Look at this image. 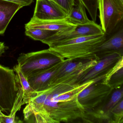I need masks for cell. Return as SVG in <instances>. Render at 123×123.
I'll use <instances>...</instances> for the list:
<instances>
[{"label":"cell","instance_id":"obj_1","mask_svg":"<svg viewBox=\"0 0 123 123\" xmlns=\"http://www.w3.org/2000/svg\"><path fill=\"white\" fill-rule=\"evenodd\" d=\"M100 79L98 77L82 84L52 85L41 111L32 122L59 123L85 118L86 111L78 101V94L86 87Z\"/></svg>","mask_w":123,"mask_h":123},{"label":"cell","instance_id":"obj_2","mask_svg":"<svg viewBox=\"0 0 123 123\" xmlns=\"http://www.w3.org/2000/svg\"><path fill=\"white\" fill-rule=\"evenodd\" d=\"M105 39V34L80 37L55 43L49 49L62 60H98L96 48Z\"/></svg>","mask_w":123,"mask_h":123},{"label":"cell","instance_id":"obj_3","mask_svg":"<svg viewBox=\"0 0 123 123\" xmlns=\"http://www.w3.org/2000/svg\"><path fill=\"white\" fill-rule=\"evenodd\" d=\"M96 59L65 60L50 83V86L59 84H78L83 76L97 63Z\"/></svg>","mask_w":123,"mask_h":123},{"label":"cell","instance_id":"obj_4","mask_svg":"<svg viewBox=\"0 0 123 123\" xmlns=\"http://www.w3.org/2000/svg\"><path fill=\"white\" fill-rule=\"evenodd\" d=\"M20 85L14 70L0 65V110L9 114L17 100Z\"/></svg>","mask_w":123,"mask_h":123},{"label":"cell","instance_id":"obj_5","mask_svg":"<svg viewBox=\"0 0 123 123\" xmlns=\"http://www.w3.org/2000/svg\"><path fill=\"white\" fill-rule=\"evenodd\" d=\"M62 60H64L56 56L49 49L27 54H21L18 59L20 69L26 78Z\"/></svg>","mask_w":123,"mask_h":123},{"label":"cell","instance_id":"obj_6","mask_svg":"<svg viewBox=\"0 0 123 123\" xmlns=\"http://www.w3.org/2000/svg\"><path fill=\"white\" fill-rule=\"evenodd\" d=\"M101 27L106 36L123 24V0H98Z\"/></svg>","mask_w":123,"mask_h":123},{"label":"cell","instance_id":"obj_7","mask_svg":"<svg viewBox=\"0 0 123 123\" xmlns=\"http://www.w3.org/2000/svg\"><path fill=\"white\" fill-rule=\"evenodd\" d=\"M113 89L102 80L94 82L83 89L78 96L79 103L86 111L94 108L105 100Z\"/></svg>","mask_w":123,"mask_h":123},{"label":"cell","instance_id":"obj_8","mask_svg":"<svg viewBox=\"0 0 123 123\" xmlns=\"http://www.w3.org/2000/svg\"><path fill=\"white\" fill-rule=\"evenodd\" d=\"M104 34L101 26L92 21L87 24L77 25L66 31H57L42 42L49 46L55 43L80 37Z\"/></svg>","mask_w":123,"mask_h":123},{"label":"cell","instance_id":"obj_9","mask_svg":"<svg viewBox=\"0 0 123 123\" xmlns=\"http://www.w3.org/2000/svg\"><path fill=\"white\" fill-rule=\"evenodd\" d=\"M98 55L99 59L97 63L81 78L78 84H82L95 79L102 74H104L123 56V54L117 52H111L102 53Z\"/></svg>","mask_w":123,"mask_h":123},{"label":"cell","instance_id":"obj_10","mask_svg":"<svg viewBox=\"0 0 123 123\" xmlns=\"http://www.w3.org/2000/svg\"><path fill=\"white\" fill-rule=\"evenodd\" d=\"M33 18L41 20H62L67 18L68 15L52 0H37Z\"/></svg>","mask_w":123,"mask_h":123},{"label":"cell","instance_id":"obj_11","mask_svg":"<svg viewBox=\"0 0 123 123\" xmlns=\"http://www.w3.org/2000/svg\"><path fill=\"white\" fill-rule=\"evenodd\" d=\"M64 60L26 78L34 91H42L51 87L50 83L51 80Z\"/></svg>","mask_w":123,"mask_h":123},{"label":"cell","instance_id":"obj_12","mask_svg":"<svg viewBox=\"0 0 123 123\" xmlns=\"http://www.w3.org/2000/svg\"><path fill=\"white\" fill-rule=\"evenodd\" d=\"M123 24L115 31L106 36V39L96 48L97 55L111 52H117L123 54Z\"/></svg>","mask_w":123,"mask_h":123},{"label":"cell","instance_id":"obj_13","mask_svg":"<svg viewBox=\"0 0 123 123\" xmlns=\"http://www.w3.org/2000/svg\"><path fill=\"white\" fill-rule=\"evenodd\" d=\"M75 25L70 23L68 18L62 20H41L32 18L25 25V28H37L47 29L56 31H66Z\"/></svg>","mask_w":123,"mask_h":123},{"label":"cell","instance_id":"obj_14","mask_svg":"<svg viewBox=\"0 0 123 123\" xmlns=\"http://www.w3.org/2000/svg\"><path fill=\"white\" fill-rule=\"evenodd\" d=\"M23 7L16 3L0 0V35L5 33L15 14Z\"/></svg>","mask_w":123,"mask_h":123},{"label":"cell","instance_id":"obj_15","mask_svg":"<svg viewBox=\"0 0 123 123\" xmlns=\"http://www.w3.org/2000/svg\"><path fill=\"white\" fill-rule=\"evenodd\" d=\"M123 87H121L116 89L111 94L108 103L101 108L97 110L92 114L94 117L111 123V111L115 106L123 99Z\"/></svg>","mask_w":123,"mask_h":123},{"label":"cell","instance_id":"obj_16","mask_svg":"<svg viewBox=\"0 0 123 123\" xmlns=\"http://www.w3.org/2000/svg\"><path fill=\"white\" fill-rule=\"evenodd\" d=\"M78 4H75L68 15V20L74 25H83L90 23L92 21L88 18L84 5L80 0H77Z\"/></svg>","mask_w":123,"mask_h":123},{"label":"cell","instance_id":"obj_17","mask_svg":"<svg viewBox=\"0 0 123 123\" xmlns=\"http://www.w3.org/2000/svg\"><path fill=\"white\" fill-rule=\"evenodd\" d=\"M13 70L16 73L18 83L23 90V98L22 105L26 104L30 99L36 95V92L34 91L30 86L27 78L21 72L18 64L14 67Z\"/></svg>","mask_w":123,"mask_h":123},{"label":"cell","instance_id":"obj_18","mask_svg":"<svg viewBox=\"0 0 123 123\" xmlns=\"http://www.w3.org/2000/svg\"><path fill=\"white\" fill-rule=\"evenodd\" d=\"M26 35L34 40L43 41L54 34L56 31L47 29L37 28H25Z\"/></svg>","mask_w":123,"mask_h":123},{"label":"cell","instance_id":"obj_19","mask_svg":"<svg viewBox=\"0 0 123 123\" xmlns=\"http://www.w3.org/2000/svg\"><path fill=\"white\" fill-rule=\"evenodd\" d=\"M87 9L93 22L96 21L98 0H80Z\"/></svg>","mask_w":123,"mask_h":123},{"label":"cell","instance_id":"obj_20","mask_svg":"<svg viewBox=\"0 0 123 123\" xmlns=\"http://www.w3.org/2000/svg\"><path fill=\"white\" fill-rule=\"evenodd\" d=\"M111 123H123V99L115 106L111 111Z\"/></svg>","mask_w":123,"mask_h":123},{"label":"cell","instance_id":"obj_21","mask_svg":"<svg viewBox=\"0 0 123 123\" xmlns=\"http://www.w3.org/2000/svg\"><path fill=\"white\" fill-rule=\"evenodd\" d=\"M123 83V67L112 75L108 84L113 90L122 87Z\"/></svg>","mask_w":123,"mask_h":123},{"label":"cell","instance_id":"obj_22","mask_svg":"<svg viewBox=\"0 0 123 123\" xmlns=\"http://www.w3.org/2000/svg\"><path fill=\"white\" fill-rule=\"evenodd\" d=\"M59 5L67 14H69L72 8L75 4V0H53Z\"/></svg>","mask_w":123,"mask_h":123},{"label":"cell","instance_id":"obj_23","mask_svg":"<svg viewBox=\"0 0 123 123\" xmlns=\"http://www.w3.org/2000/svg\"><path fill=\"white\" fill-rule=\"evenodd\" d=\"M23 122L16 117V114L12 116H6L0 111V123H23Z\"/></svg>","mask_w":123,"mask_h":123},{"label":"cell","instance_id":"obj_24","mask_svg":"<svg viewBox=\"0 0 123 123\" xmlns=\"http://www.w3.org/2000/svg\"><path fill=\"white\" fill-rule=\"evenodd\" d=\"M5 0L18 3L23 6V7L30 5L31 3H32V2H33V0Z\"/></svg>","mask_w":123,"mask_h":123},{"label":"cell","instance_id":"obj_25","mask_svg":"<svg viewBox=\"0 0 123 123\" xmlns=\"http://www.w3.org/2000/svg\"><path fill=\"white\" fill-rule=\"evenodd\" d=\"M6 49V47L5 46L3 42H0V56H1L3 53L5 52V50Z\"/></svg>","mask_w":123,"mask_h":123},{"label":"cell","instance_id":"obj_26","mask_svg":"<svg viewBox=\"0 0 123 123\" xmlns=\"http://www.w3.org/2000/svg\"></svg>","mask_w":123,"mask_h":123},{"label":"cell","instance_id":"obj_27","mask_svg":"<svg viewBox=\"0 0 123 123\" xmlns=\"http://www.w3.org/2000/svg\"></svg>","mask_w":123,"mask_h":123}]
</instances>
